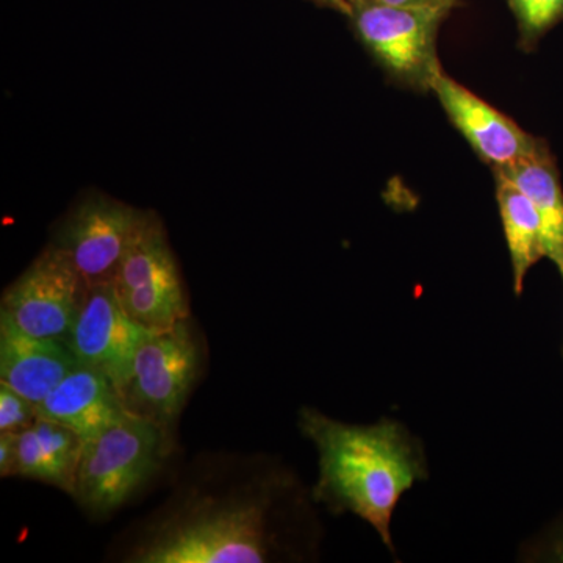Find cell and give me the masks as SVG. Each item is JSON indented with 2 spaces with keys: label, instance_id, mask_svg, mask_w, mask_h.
Listing matches in <instances>:
<instances>
[{
  "label": "cell",
  "instance_id": "obj_1",
  "mask_svg": "<svg viewBox=\"0 0 563 563\" xmlns=\"http://www.w3.org/2000/svg\"><path fill=\"white\" fill-rule=\"evenodd\" d=\"M295 473L255 461L246 481L231 488L207 481L177 493L151 521L129 562L263 563L309 561L320 523Z\"/></svg>",
  "mask_w": 563,
  "mask_h": 563
},
{
  "label": "cell",
  "instance_id": "obj_2",
  "mask_svg": "<svg viewBox=\"0 0 563 563\" xmlns=\"http://www.w3.org/2000/svg\"><path fill=\"white\" fill-rule=\"evenodd\" d=\"M299 429L318 451L313 501L324 504L332 514H352L366 521L396 555L393 514L415 484L429 479L420 437L393 418L347 424L313 407L299 412Z\"/></svg>",
  "mask_w": 563,
  "mask_h": 563
},
{
  "label": "cell",
  "instance_id": "obj_3",
  "mask_svg": "<svg viewBox=\"0 0 563 563\" xmlns=\"http://www.w3.org/2000/svg\"><path fill=\"white\" fill-rule=\"evenodd\" d=\"M168 429L129 412L85 440L73 498L95 517L124 506L161 470L169 454Z\"/></svg>",
  "mask_w": 563,
  "mask_h": 563
},
{
  "label": "cell",
  "instance_id": "obj_4",
  "mask_svg": "<svg viewBox=\"0 0 563 563\" xmlns=\"http://www.w3.org/2000/svg\"><path fill=\"white\" fill-rule=\"evenodd\" d=\"M451 10L354 0L347 20L357 40L390 79L413 91H431L442 73L439 32Z\"/></svg>",
  "mask_w": 563,
  "mask_h": 563
},
{
  "label": "cell",
  "instance_id": "obj_5",
  "mask_svg": "<svg viewBox=\"0 0 563 563\" xmlns=\"http://www.w3.org/2000/svg\"><path fill=\"white\" fill-rule=\"evenodd\" d=\"M201 369V346L190 318L165 331L152 332L133 362L121 396L132 413L172 431Z\"/></svg>",
  "mask_w": 563,
  "mask_h": 563
},
{
  "label": "cell",
  "instance_id": "obj_6",
  "mask_svg": "<svg viewBox=\"0 0 563 563\" xmlns=\"http://www.w3.org/2000/svg\"><path fill=\"white\" fill-rule=\"evenodd\" d=\"M113 285L125 312L147 331H165L190 318L179 266L154 213L122 258Z\"/></svg>",
  "mask_w": 563,
  "mask_h": 563
},
{
  "label": "cell",
  "instance_id": "obj_7",
  "mask_svg": "<svg viewBox=\"0 0 563 563\" xmlns=\"http://www.w3.org/2000/svg\"><path fill=\"white\" fill-rule=\"evenodd\" d=\"M150 214L102 192H90L63 218L52 244L88 285L109 284Z\"/></svg>",
  "mask_w": 563,
  "mask_h": 563
},
{
  "label": "cell",
  "instance_id": "obj_8",
  "mask_svg": "<svg viewBox=\"0 0 563 563\" xmlns=\"http://www.w3.org/2000/svg\"><path fill=\"white\" fill-rule=\"evenodd\" d=\"M90 285L54 244L3 291L2 309L18 328L66 342Z\"/></svg>",
  "mask_w": 563,
  "mask_h": 563
},
{
  "label": "cell",
  "instance_id": "obj_9",
  "mask_svg": "<svg viewBox=\"0 0 563 563\" xmlns=\"http://www.w3.org/2000/svg\"><path fill=\"white\" fill-rule=\"evenodd\" d=\"M151 333L125 312L113 282H109L88 287L65 343L81 365L109 377L121 395L131 377L136 352Z\"/></svg>",
  "mask_w": 563,
  "mask_h": 563
},
{
  "label": "cell",
  "instance_id": "obj_10",
  "mask_svg": "<svg viewBox=\"0 0 563 563\" xmlns=\"http://www.w3.org/2000/svg\"><path fill=\"white\" fill-rule=\"evenodd\" d=\"M431 91L454 128L468 141L481 161L493 169L523 162L548 146L547 141L523 131L517 122L463 87L444 69L433 80Z\"/></svg>",
  "mask_w": 563,
  "mask_h": 563
},
{
  "label": "cell",
  "instance_id": "obj_11",
  "mask_svg": "<svg viewBox=\"0 0 563 563\" xmlns=\"http://www.w3.org/2000/svg\"><path fill=\"white\" fill-rule=\"evenodd\" d=\"M79 365L62 340L31 335L0 313V383L38 406Z\"/></svg>",
  "mask_w": 563,
  "mask_h": 563
},
{
  "label": "cell",
  "instance_id": "obj_12",
  "mask_svg": "<svg viewBox=\"0 0 563 563\" xmlns=\"http://www.w3.org/2000/svg\"><path fill=\"white\" fill-rule=\"evenodd\" d=\"M36 410L38 418L66 426L84 440L92 439L131 412L109 377L81 363Z\"/></svg>",
  "mask_w": 563,
  "mask_h": 563
},
{
  "label": "cell",
  "instance_id": "obj_13",
  "mask_svg": "<svg viewBox=\"0 0 563 563\" xmlns=\"http://www.w3.org/2000/svg\"><path fill=\"white\" fill-rule=\"evenodd\" d=\"M84 442L66 426L38 418L32 428L14 433L10 477L40 481L73 495Z\"/></svg>",
  "mask_w": 563,
  "mask_h": 563
},
{
  "label": "cell",
  "instance_id": "obj_14",
  "mask_svg": "<svg viewBox=\"0 0 563 563\" xmlns=\"http://www.w3.org/2000/svg\"><path fill=\"white\" fill-rule=\"evenodd\" d=\"M495 176L512 181L531 199L542 221L544 255L563 280V188L550 147L523 162L495 169Z\"/></svg>",
  "mask_w": 563,
  "mask_h": 563
},
{
  "label": "cell",
  "instance_id": "obj_15",
  "mask_svg": "<svg viewBox=\"0 0 563 563\" xmlns=\"http://www.w3.org/2000/svg\"><path fill=\"white\" fill-rule=\"evenodd\" d=\"M496 177V201L512 265L514 291L521 296L525 280L544 255L542 221L531 202L512 181Z\"/></svg>",
  "mask_w": 563,
  "mask_h": 563
},
{
  "label": "cell",
  "instance_id": "obj_16",
  "mask_svg": "<svg viewBox=\"0 0 563 563\" xmlns=\"http://www.w3.org/2000/svg\"><path fill=\"white\" fill-rule=\"evenodd\" d=\"M517 21L518 41L532 51L539 41L563 21V0H507Z\"/></svg>",
  "mask_w": 563,
  "mask_h": 563
},
{
  "label": "cell",
  "instance_id": "obj_17",
  "mask_svg": "<svg viewBox=\"0 0 563 563\" xmlns=\"http://www.w3.org/2000/svg\"><path fill=\"white\" fill-rule=\"evenodd\" d=\"M518 561L563 563V512L547 528L521 544Z\"/></svg>",
  "mask_w": 563,
  "mask_h": 563
},
{
  "label": "cell",
  "instance_id": "obj_18",
  "mask_svg": "<svg viewBox=\"0 0 563 563\" xmlns=\"http://www.w3.org/2000/svg\"><path fill=\"white\" fill-rule=\"evenodd\" d=\"M38 420L36 404L0 383V433H20Z\"/></svg>",
  "mask_w": 563,
  "mask_h": 563
},
{
  "label": "cell",
  "instance_id": "obj_19",
  "mask_svg": "<svg viewBox=\"0 0 563 563\" xmlns=\"http://www.w3.org/2000/svg\"><path fill=\"white\" fill-rule=\"evenodd\" d=\"M374 2L388 3L398 7H420V9L453 10L462 0H374Z\"/></svg>",
  "mask_w": 563,
  "mask_h": 563
},
{
  "label": "cell",
  "instance_id": "obj_20",
  "mask_svg": "<svg viewBox=\"0 0 563 563\" xmlns=\"http://www.w3.org/2000/svg\"><path fill=\"white\" fill-rule=\"evenodd\" d=\"M14 459V433H0V474L10 477Z\"/></svg>",
  "mask_w": 563,
  "mask_h": 563
},
{
  "label": "cell",
  "instance_id": "obj_21",
  "mask_svg": "<svg viewBox=\"0 0 563 563\" xmlns=\"http://www.w3.org/2000/svg\"><path fill=\"white\" fill-rule=\"evenodd\" d=\"M321 9H328L336 11V13L343 14V16H350L352 10V3L354 0H309Z\"/></svg>",
  "mask_w": 563,
  "mask_h": 563
}]
</instances>
